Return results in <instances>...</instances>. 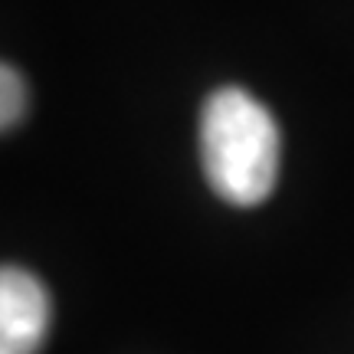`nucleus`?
<instances>
[{"label": "nucleus", "mask_w": 354, "mask_h": 354, "mask_svg": "<svg viewBox=\"0 0 354 354\" xmlns=\"http://www.w3.org/2000/svg\"><path fill=\"white\" fill-rule=\"evenodd\" d=\"M279 125L246 88H216L201 112V165L207 184L233 207L263 203L279 177Z\"/></svg>", "instance_id": "1"}, {"label": "nucleus", "mask_w": 354, "mask_h": 354, "mask_svg": "<svg viewBox=\"0 0 354 354\" xmlns=\"http://www.w3.org/2000/svg\"><path fill=\"white\" fill-rule=\"evenodd\" d=\"M50 295L33 272L3 266L0 272V354H37L50 328Z\"/></svg>", "instance_id": "2"}, {"label": "nucleus", "mask_w": 354, "mask_h": 354, "mask_svg": "<svg viewBox=\"0 0 354 354\" xmlns=\"http://www.w3.org/2000/svg\"><path fill=\"white\" fill-rule=\"evenodd\" d=\"M24 109H26L24 76L13 66H3V73H0V122H3V131H10L24 118Z\"/></svg>", "instance_id": "3"}]
</instances>
